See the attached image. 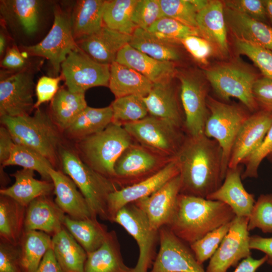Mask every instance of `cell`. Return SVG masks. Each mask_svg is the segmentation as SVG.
I'll list each match as a JSON object with an SVG mask.
<instances>
[{
    "label": "cell",
    "instance_id": "cell-1",
    "mask_svg": "<svg viewBox=\"0 0 272 272\" xmlns=\"http://www.w3.org/2000/svg\"><path fill=\"white\" fill-rule=\"evenodd\" d=\"M176 158L181 178V194L206 198L222 184L226 173L222 149L216 141L204 133L187 134Z\"/></svg>",
    "mask_w": 272,
    "mask_h": 272
},
{
    "label": "cell",
    "instance_id": "cell-2",
    "mask_svg": "<svg viewBox=\"0 0 272 272\" xmlns=\"http://www.w3.org/2000/svg\"><path fill=\"white\" fill-rule=\"evenodd\" d=\"M235 217L231 208L224 202L180 193L174 214L166 226L190 245L210 232L231 222Z\"/></svg>",
    "mask_w": 272,
    "mask_h": 272
},
{
    "label": "cell",
    "instance_id": "cell-3",
    "mask_svg": "<svg viewBox=\"0 0 272 272\" xmlns=\"http://www.w3.org/2000/svg\"><path fill=\"white\" fill-rule=\"evenodd\" d=\"M1 122L9 130L15 143L39 152L54 168L59 163L62 132L54 124L49 113L38 108L33 115L1 117Z\"/></svg>",
    "mask_w": 272,
    "mask_h": 272
},
{
    "label": "cell",
    "instance_id": "cell-4",
    "mask_svg": "<svg viewBox=\"0 0 272 272\" xmlns=\"http://www.w3.org/2000/svg\"><path fill=\"white\" fill-rule=\"evenodd\" d=\"M59 159L62 171L73 180L82 193L92 216L109 221L108 199L111 193L119 189L117 184L92 169L71 149L61 146Z\"/></svg>",
    "mask_w": 272,
    "mask_h": 272
},
{
    "label": "cell",
    "instance_id": "cell-5",
    "mask_svg": "<svg viewBox=\"0 0 272 272\" xmlns=\"http://www.w3.org/2000/svg\"><path fill=\"white\" fill-rule=\"evenodd\" d=\"M134 142L123 126L111 123L102 131L76 142V152L92 169L114 181L115 163Z\"/></svg>",
    "mask_w": 272,
    "mask_h": 272
},
{
    "label": "cell",
    "instance_id": "cell-6",
    "mask_svg": "<svg viewBox=\"0 0 272 272\" xmlns=\"http://www.w3.org/2000/svg\"><path fill=\"white\" fill-rule=\"evenodd\" d=\"M205 74L217 95L228 100H239L250 111L258 106L253 95V87L258 78L249 69L235 62L217 64L205 71Z\"/></svg>",
    "mask_w": 272,
    "mask_h": 272
},
{
    "label": "cell",
    "instance_id": "cell-7",
    "mask_svg": "<svg viewBox=\"0 0 272 272\" xmlns=\"http://www.w3.org/2000/svg\"><path fill=\"white\" fill-rule=\"evenodd\" d=\"M123 127L135 142L170 159L176 157L187 136L184 129L150 115Z\"/></svg>",
    "mask_w": 272,
    "mask_h": 272
},
{
    "label": "cell",
    "instance_id": "cell-8",
    "mask_svg": "<svg viewBox=\"0 0 272 272\" xmlns=\"http://www.w3.org/2000/svg\"><path fill=\"white\" fill-rule=\"evenodd\" d=\"M53 15V24L46 36L38 43L23 48L28 55L46 58L55 77H57L61 63L78 46L73 35L71 13L59 6H55Z\"/></svg>",
    "mask_w": 272,
    "mask_h": 272
},
{
    "label": "cell",
    "instance_id": "cell-9",
    "mask_svg": "<svg viewBox=\"0 0 272 272\" xmlns=\"http://www.w3.org/2000/svg\"><path fill=\"white\" fill-rule=\"evenodd\" d=\"M207 104L209 113L203 133L216 141L221 148L223 166L226 173L235 139L249 115L238 106L220 102L209 96Z\"/></svg>",
    "mask_w": 272,
    "mask_h": 272
},
{
    "label": "cell",
    "instance_id": "cell-10",
    "mask_svg": "<svg viewBox=\"0 0 272 272\" xmlns=\"http://www.w3.org/2000/svg\"><path fill=\"white\" fill-rule=\"evenodd\" d=\"M113 222L122 226L137 241L139 256L133 272H148L157 255L159 231L151 227L145 213L134 202L121 208L115 215Z\"/></svg>",
    "mask_w": 272,
    "mask_h": 272
},
{
    "label": "cell",
    "instance_id": "cell-11",
    "mask_svg": "<svg viewBox=\"0 0 272 272\" xmlns=\"http://www.w3.org/2000/svg\"><path fill=\"white\" fill-rule=\"evenodd\" d=\"M172 160L160 156L134 141L116 161L114 167V181L119 188L131 185L155 174Z\"/></svg>",
    "mask_w": 272,
    "mask_h": 272
},
{
    "label": "cell",
    "instance_id": "cell-12",
    "mask_svg": "<svg viewBox=\"0 0 272 272\" xmlns=\"http://www.w3.org/2000/svg\"><path fill=\"white\" fill-rule=\"evenodd\" d=\"M60 72L66 88L73 93L109 85L110 64L97 62L79 47L61 63Z\"/></svg>",
    "mask_w": 272,
    "mask_h": 272
},
{
    "label": "cell",
    "instance_id": "cell-13",
    "mask_svg": "<svg viewBox=\"0 0 272 272\" xmlns=\"http://www.w3.org/2000/svg\"><path fill=\"white\" fill-rule=\"evenodd\" d=\"M159 250L150 272H206L189 245L166 226L159 230Z\"/></svg>",
    "mask_w": 272,
    "mask_h": 272
},
{
    "label": "cell",
    "instance_id": "cell-14",
    "mask_svg": "<svg viewBox=\"0 0 272 272\" xmlns=\"http://www.w3.org/2000/svg\"><path fill=\"white\" fill-rule=\"evenodd\" d=\"M35 89L30 69L1 77L0 116L18 117L31 115L35 109Z\"/></svg>",
    "mask_w": 272,
    "mask_h": 272
},
{
    "label": "cell",
    "instance_id": "cell-15",
    "mask_svg": "<svg viewBox=\"0 0 272 272\" xmlns=\"http://www.w3.org/2000/svg\"><path fill=\"white\" fill-rule=\"evenodd\" d=\"M248 220L236 216L232 220L228 232L210 258L206 272H227L230 267H236L240 260L251 256Z\"/></svg>",
    "mask_w": 272,
    "mask_h": 272
},
{
    "label": "cell",
    "instance_id": "cell-16",
    "mask_svg": "<svg viewBox=\"0 0 272 272\" xmlns=\"http://www.w3.org/2000/svg\"><path fill=\"white\" fill-rule=\"evenodd\" d=\"M180 99L184 113V130L189 136L203 134L209 116L205 84L191 75L179 76Z\"/></svg>",
    "mask_w": 272,
    "mask_h": 272
},
{
    "label": "cell",
    "instance_id": "cell-17",
    "mask_svg": "<svg viewBox=\"0 0 272 272\" xmlns=\"http://www.w3.org/2000/svg\"><path fill=\"white\" fill-rule=\"evenodd\" d=\"M176 157L153 176L131 185L119 188L111 193L108 199L109 222L113 223L117 212L126 205L148 196L167 182L179 174Z\"/></svg>",
    "mask_w": 272,
    "mask_h": 272
},
{
    "label": "cell",
    "instance_id": "cell-18",
    "mask_svg": "<svg viewBox=\"0 0 272 272\" xmlns=\"http://www.w3.org/2000/svg\"><path fill=\"white\" fill-rule=\"evenodd\" d=\"M272 124V113L258 110L245 120L233 143L228 168L237 167L261 143Z\"/></svg>",
    "mask_w": 272,
    "mask_h": 272
},
{
    "label": "cell",
    "instance_id": "cell-19",
    "mask_svg": "<svg viewBox=\"0 0 272 272\" xmlns=\"http://www.w3.org/2000/svg\"><path fill=\"white\" fill-rule=\"evenodd\" d=\"M181 184L178 174L150 195L134 202L145 213L153 229L159 231L170 222L180 193Z\"/></svg>",
    "mask_w": 272,
    "mask_h": 272
},
{
    "label": "cell",
    "instance_id": "cell-20",
    "mask_svg": "<svg viewBox=\"0 0 272 272\" xmlns=\"http://www.w3.org/2000/svg\"><path fill=\"white\" fill-rule=\"evenodd\" d=\"M242 174L240 165L228 168L220 187L206 198L224 202L231 208L236 216L249 218L255 200L254 195L244 187Z\"/></svg>",
    "mask_w": 272,
    "mask_h": 272
},
{
    "label": "cell",
    "instance_id": "cell-21",
    "mask_svg": "<svg viewBox=\"0 0 272 272\" xmlns=\"http://www.w3.org/2000/svg\"><path fill=\"white\" fill-rule=\"evenodd\" d=\"M49 173L54 185V201L66 215L75 220L93 217L84 196L69 176L53 168Z\"/></svg>",
    "mask_w": 272,
    "mask_h": 272
},
{
    "label": "cell",
    "instance_id": "cell-22",
    "mask_svg": "<svg viewBox=\"0 0 272 272\" xmlns=\"http://www.w3.org/2000/svg\"><path fill=\"white\" fill-rule=\"evenodd\" d=\"M225 6L220 1H209L196 17L197 29L201 37L208 40L215 50L223 56L229 54Z\"/></svg>",
    "mask_w": 272,
    "mask_h": 272
},
{
    "label": "cell",
    "instance_id": "cell-23",
    "mask_svg": "<svg viewBox=\"0 0 272 272\" xmlns=\"http://www.w3.org/2000/svg\"><path fill=\"white\" fill-rule=\"evenodd\" d=\"M131 35L104 26L97 32L76 42L78 46L98 62L111 64L119 51L128 44Z\"/></svg>",
    "mask_w": 272,
    "mask_h": 272
},
{
    "label": "cell",
    "instance_id": "cell-24",
    "mask_svg": "<svg viewBox=\"0 0 272 272\" xmlns=\"http://www.w3.org/2000/svg\"><path fill=\"white\" fill-rule=\"evenodd\" d=\"M115 61L134 69L153 84L171 81L176 73L173 62L156 59L129 43L119 51Z\"/></svg>",
    "mask_w": 272,
    "mask_h": 272
},
{
    "label": "cell",
    "instance_id": "cell-25",
    "mask_svg": "<svg viewBox=\"0 0 272 272\" xmlns=\"http://www.w3.org/2000/svg\"><path fill=\"white\" fill-rule=\"evenodd\" d=\"M65 215L50 195L38 197L26 208L24 231H39L52 237L63 228Z\"/></svg>",
    "mask_w": 272,
    "mask_h": 272
},
{
    "label": "cell",
    "instance_id": "cell-26",
    "mask_svg": "<svg viewBox=\"0 0 272 272\" xmlns=\"http://www.w3.org/2000/svg\"><path fill=\"white\" fill-rule=\"evenodd\" d=\"M227 27L237 38L272 51V26L225 7Z\"/></svg>",
    "mask_w": 272,
    "mask_h": 272
},
{
    "label": "cell",
    "instance_id": "cell-27",
    "mask_svg": "<svg viewBox=\"0 0 272 272\" xmlns=\"http://www.w3.org/2000/svg\"><path fill=\"white\" fill-rule=\"evenodd\" d=\"M143 100L150 115L168 121L184 129V119L171 81L154 84Z\"/></svg>",
    "mask_w": 272,
    "mask_h": 272
},
{
    "label": "cell",
    "instance_id": "cell-28",
    "mask_svg": "<svg viewBox=\"0 0 272 272\" xmlns=\"http://www.w3.org/2000/svg\"><path fill=\"white\" fill-rule=\"evenodd\" d=\"M11 175L15 179L14 183L10 187L1 188L0 194L12 198L26 208L34 199L53 193V182L35 178L32 170L23 168Z\"/></svg>",
    "mask_w": 272,
    "mask_h": 272
},
{
    "label": "cell",
    "instance_id": "cell-29",
    "mask_svg": "<svg viewBox=\"0 0 272 272\" xmlns=\"http://www.w3.org/2000/svg\"><path fill=\"white\" fill-rule=\"evenodd\" d=\"M154 84L134 69L114 61L110 65L108 87L115 98L129 95L147 96Z\"/></svg>",
    "mask_w": 272,
    "mask_h": 272
},
{
    "label": "cell",
    "instance_id": "cell-30",
    "mask_svg": "<svg viewBox=\"0 0 272 272\" xmlns=\"http://www.w3.org/2000/svg\"><path fill=\"white\" fill-rule=\"evenodd\" d=\"M85 272H133L123 262L115 231H109L102 245L87 253Z\"/></svg>",
    "mask_w": 272,
    "mask_h": 272
},
{
    "label": "cell",
    "instance_id": "cell-31",
    "mask_svg": "<svg viewBox=\"0 0 272 272\" xmlns=\"http://www.w3.org/2000/svg\"><path fill=\"white\" fill-rule=\"evenodd\" d=\"M105 1L79 0L71 13L73 35L76 42L99 31L103 26Z\"/></svg>",
    "mask_w": 272,
    "mask_h": 272
},
{
    "label": "cell",
    "instance_id": "cell-32",
    "mask_svg": "<svg viewBox=\"0 0 272 272\" xmlns=\"http://www.w3.org/2000/svg\"><path fill=\"white\" fill-rule=\"evenodd\" d=\"M41 2L37 0L1 1V13L5 20L15 23L27 35L36 33L39 29Z\"/></svg>",
    "mask_w": 272,
    "mask_h": 272
},
{
    "label": "cell",
    "instance_id": "cell-33",
    "mask_svg": "<svg viewBox=\"0 0 272 272\" xmlns=\"http://www.w3.org/2000/svg\"><path fill=\"white\" fill-rule=\"evenodd\" d=\"M51 249L63 272H85L87 253L64 227L52 237Z\"/></svg>",
    "mask_w": 272,
    "mask_h": 272
},
{
    "label": "cell",
    "instance_id": "cell-34",
    "mask_svg": "<svg viewBox=\"0 0 272 272\" xmlns=\"http://www.w3.org/2000/svg\"><path fill=\"white\" fill-rule=\"evenodd\" d=\"M87 106L85 93L59 88L51 101L49 115L57 127L64 131Z\"/></svg>",
    "mask_w": 272,
    "mask_h": 272
},
{
    "label": "cell",
    "instance_id": "cell-35",
    "mask_svg": "<svg viewBox=\"0 0 272 272\" xmlns=\"http://www.w3.org/2000/svg\"><path fill=\"white\" fill-rule=\"evenodd\" d=\"M113 117L111 106L93 108L87 106L64 131L70 139L78 142L104 130Z\"/></svg>",
    "mask_w": 272,
    "mask_h": 272
},
{
    "label": "cell",
    "instance_id": "cell-36",
    "mask_svg": "<svg viewBox=\"0 0 272 272\" xmlns=\"http://www.w3.org/2000/svg\"><path fill=\"white\" fill-rule=\"evenodd\" d=\"M63 226L87 253L98 249L106 240L109 233L107 226L100 223L96 217L75 220L65 215Z\"/></svg>",
    "mask_w": 272,
    "mask_h": 272
},
{
    "label": "cell",
    "instance_id": "cell-37",
    "mask_svg": "<svg viewBox=\"0 0 272 272\" xmlns=\"http://www.w3.org/2000/svg\"><path fill=\"white\" fill-rule=\"evenodd\" d=\"M26 207L0 195V240L19 245L24 232Z\"/></svg>",
    "mask_w": 272,
    "mask_h": 272
},
{
    "label": "cell",
    "instance_id": "cell-38",
    "mask_svg": "<svg viewBox=\"0 0 272 272\" xmlns=\"http://www.w3.org/2000/svg\"><path fill=\"white\" fill-rule=\"evenodd\" d=\"M129 44L159 60L174 62L180 59L179 52L172 43L157 37L147 30L137 28L131 35Z\"/></svg>",
    "mask_w": 272,
    "mask_h": 272
},
{
    "label": "cell",
    "instance_id": "cell-39",
    "mask_svg": "<svg viewBox=\"0 0 272 272\" xmlns=\"http://www.w3.org/2000/svg\"><path fill=\"white\" fill-rule=\"evenodd\" d=\"M19 245L25 272H35L52 247V237L41 231H24Z\"/></svg>",
    "mask_w": 272,
    "mask_h": 272
},
{
    "label": "cell",
    "instance_id": "cell-40",
    "mask_svg": "<svg viewBox=\"0 0 272 272\" xmlns=\"http://www.w3.org/2000/svg\"><path fill=\"white\" fill-rule=\"evenodd\" d=\"M138 0L105 1L103 25L121 33L131 35L137 28L132 14Z\"/></svg>",
    "mask_w": 272,
    "mask_h": 272
},
{
    "label": "cell",
    "instance_id": "cell-41",
    "mask_svg": "<svg viewBox=\"0 0 272 272\" xmlns=\"http://www.w3.org/2000/svg\"><path fill=\"white\" fill-rule=\"evenodd\" d=\"M17 165L37 172L42 180L52 181L49 170L54 168L50 161L36 151L15 143L9 159L2 166Z\"/></svg>",
    "mask_w": 272,
    "mask_h": 272
},
{
    "label": "cell",
    "instance_id": "cell-42",
    "mask_svg": "<svg viewBox=\"0 0 272 272\" xmlns=\"http://www.w3.org/2000/svg\"><path fill=\"white\" fill-rule=\"evenodd\" d=\"M110 106L113 111L112 123L122 126L142 119L149 113L143 97L137 95L115 98Z\"/></svg>",
    "mask_w": 272,
    "mask_h": 272
},
{
    "label": "cell",
    "instance_id": "cell-43",
    "mask_svg": "<svg viewBox=\"0 0 272 272\" xmlns=\"http://www.w3.org/2000/svg\"><path fill=\"white\" fill-rule=\"evenodd\" d=\"M147 30L157 37L172 44L180 42L182 39L188 36H201L198 29L165 16L157 21Z\"/></svg>",
    "mask_w": 272,
    "mask_h": 272
},
{
    "label": "cell",
    "instance_id": "cell-44",
    "mask_svg": "<svg viewBox=\"0 0 272 272\" xmlns=\"http://www.w3.org/2000/svg\"><path fill=\"white\" fill-rule=\"evenodd\" d=\"M239 54L248 57L258 68L263 77L272 79V51L258 45L234 37Z\"/></svg>",
    "mask_w": 272,
    "mask_h": 272
},
{
    "label": "cell",
    "instance_id": "cell-45",
    "mask_svg": "<svg viewBox=\"0 0 272 272\" xmlns=\"http://www.w3.org/2000/svg\"><path fill=\"white\" fill-rule=\"evenodd\" d=\"M231 222L210 232L189 245L198 263L202 264L213 256L228 232Z\"/></svg>",
    "mask_w": 272,
    "mask_h": 272
},
{
    "label": "cell",
    "instance_id": "cell-46",
    "mask_svg": "<svg viewBox=\"0 0 272 272\" xmlns=\"http://www.w3.org/2000/svg\"><path fill=\"white\" fill-rule=\"evenodd\" d=\"M164 16L197 29L198 11L191 0H159Z\"/></svg>",
    "mask_w": 272,
    "mask_h": 272
},
{
    "label": "cell",
    "instance_id": "cell-47",
    "mask_svg": "<svg viewBox=\"0 0 272 272\" xmlns=\"http://www.w3.org/2000/svg\"><path fill=\"white\" fill-rule=\"evenodd\" d=\"M248 230L255 228L272 233V194H261L255 201L249 217Z\"/></svg>",
    "mask_w": 272,
    "mask_h": 272
},
{
    "label": "cell",
    "instance_id": "cell-48",
    "mask_svg": "<svg viewBox=\"0 0 272 272\" xmlns=\"http://www.w3.org/2000/svg\"><path fill=\"white\" fill-rule=\"evenodd\" d=\"M164 17L159 0H138L132 14L137 28L147 30Z\"/></svg>",
    "mask_w": 272,
    "mask_h": 272
},
{
    "label": "cell",
    "instance_id": "cell-49",
    "mask_svg": "<svg viewBox=\"0 0 272 272\" xmlns=\"http://www.w3.org/2000/svg\"><path fill=\"white\" fill-rule=\"evenodd\" d=\"M272 154V124L256 149L242 162L245 170L242 174V179L257 178L259 166L262 161Z\"/></svg>",
    "mask_w": 272,
    "mask_h": 272
},
{
    "label": "cell",
    "instance_id": "cell-50",
    "mask_svg": "<svg viewBox=\"0 0 272 272\" xmlns=\"http://www.w3.org/2000/svg\"><path fill=\"white\" fill-rule=\"evenodd\" d=\"M0 272H25L19 244L0 240Z\"/></svg>",
    "mask_w": 272,
    "mask_h": 272
},
{
    "label": "cell",
    "instance_id": "cell-51",
    "mask_svg": "<svg viewBox=\"0 0 272 272\" xmlns=\"http://www.w3.org/2000/svg\"><path fill=\"white\" fill-rule=\"evenodd\" d=\"M180 43L197 62L207 64L208 60L215 51L212 45L203 37L196 35L188 36Z\"/></svg>",
    "mask_w": 272,
    "mask_h": 272
},
{
    "label": "cell",
    "instance_id": "cell-52",
    "mask_svg": "<svg viewBox=\"0 0 272 272\" xmlns=\"http://www.w3.org/2000/svg\"><path fill=\"white\" fill-rule=\"evenodd\" d=\"M225 7L264 22L267 15L264 1L261 0H230L224 1Z\"/></svg>",
    "mask_w": 272,
    "mask_h": 272
},
{
    "label": "cell",
    "instance_id": "cell-53",
    "mask_svg": "<svg viewBox=\"0 0 272 272\" xmlns=\"http://www.w3.org/2000/svg\"><path fill=\"white\" fill-rule=\"evenodd\" d=\"M62 77L42 76L39 78L35 85L36 101L34 107L36 109L43 103L51 101L59 89V84Z\"/></svg>",
    "mask_w": 272,
    "mask_h": 272
},
{
    "label": "cell",
    "instance_id": "cell-54",
    "mask_svg": "<svg viewBox=\"0 0 272 272\" xmlns=\"http://www.w3.org/2000/svg\"><path fill=\"white\" fill-rule=\"evenodd\" d=\"M253 92L258 108L272 113V79L264 77L258 78Z\"/></svg>",
    "mask_w": 272,
    "mask_h": 272
},
{
    "label": "cell",
    "instance_id": "cell-55",
    "mask_svg": "<svg viewBox=\"0 0 272 272\" xmlns=\"http://www.w3.org/2000/svg\"><path fill=\"white\" fill-rule=\"evenodd\" d=\"M27 58L15 45L9 47L1 61V66L10 73L29 69Z\"/></svg>",
    "mask_w": 272,
    "mask_h": 272
},
{
    "label": "cell",
    "instance_id": "cell-56",
    "mask_svg": "<svg viewBox=\"0 0 272 272\" xmlns=\"http://www.w3.org/2000/svg\"><path fill=\"white\" fill-rule=\"evenodd\" d=\"M249 245L251 249L258 250L264 253L267 257L266 262L272 265V237L251 236L250 237Z\"/></svg>",
    "mask_w": 272,
    "mask_h": 272
},
{
    "label": "cell",
    "instance_id": "cell-57",
    "mask_svg": "<svg viewBox=\"0 0 272 272\" xmlns=\"http://www.w3.org/2000/svg\"><path fill=\"white\" fill-rule=\"evenodd\" d=\"M15 144L9 130L2 125L0 127V162L2 165L9 159Z\"/></svg>",
    "mask_w": 272,
    "mask_h": 272
},
{
    "label": "cell",
    "instance_id": "cell-58",
    "mask_svg": "<svg viewBox=\"0 0 272 272\" xmlns=\"http://www.w3.org/2000/svg\"><path fill=\"white\" fill-rule=\"evenodd\" d=\"M35 272H63L52 249H49L45 254Z\"/></svg>",
    "mask_w": 272,
    "mask_h": 272
},
{
    "label": "cell",
    "instance_id": "cell-59",
    "mask_svg": "<svg viewBox=\"0 0 272 272\" xmlns=\"http://www.w3.org/2000/svg\"><path fill=\"white\" fill-rule=\"evenodd\" d=\"M266 261L267 257L265 255L259 259H254L249 256L243 259L233 272H256Z\"/></svg>",
    "mask_w": 272,
    "mask_h": 272
},
{
    "label": "cell",
    "instance_id": "cell-60",
    "mask_svg": "<svg viewBox=\"0 0 272 272\" xmlns=\"http://www.w3.org/2000/svg\"><path fill=\"white\" fill-rule=\"evenodd\" d=\"M8 39L5 33L1 30L0 33V56L3 57L8 48Z\"/></svg>",
    "mask_w": 272,
    "mask_h": 272
},
{
    "label": "cell",
    "instance_id": "cell-61",
    "mask_svg": "<svg viewBox=\"0 0 272 272\" xmlns=\"http://www.w3.org/2000/svg\"><path fill=\"white\" fill-rule=\"evenodd\" d=\"M263 1L267 17L272 25V0H264Z\"/></svg>",
    "mask_w": 272,
    "mask_h": 272
},
{
    "label": "cell",
    "instance_id": "cell-62",
    "mask_svg": "<svg viewBox=\"0 0 272 272\" xmlns=\"http://www.w3.org/2000/svg\"><path fill=\"white\" fill-rule=\"evenodd\" d=\"M267 159L268 160V161L270 162V163L272 165V154H271L269 156H268Z\"/></svg>",
    "mask_w": 272,
    "mask_h": 272
}]
</instances>
